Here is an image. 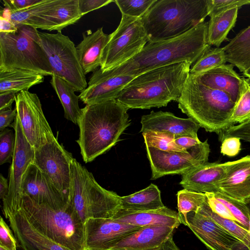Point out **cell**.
I'll return each mask as SVG.
<instances>
[{"mask_svg":"<svg viewBox=\"0 0 250 250\" xmlns=\"http://www.w3.org/2000/svg\"><path fill=\"white\" fill-rule=\"evenodd\" d=\"M80 13L83 17L89 12L114 2L113 0H78Z\"/></svg>","mask_w":250,"mask_h":250,"instance_id":"obj_47","label":"cell"},{"mask_svg":"<svg viewBox=\"0 0 250 250\" xmlns=\"http://www.w3.org/2000/svg\"><path fill=\"white\" fill-rule=\"evenodd\" d=\"M141 132L167 133L174 138L188 136L198 137L200 125L190 118H181L169 112L152 111L141 118Z\"/></svg>","mask_w":250,"mask_h":250,"instance_id":"obj_19","label":"cell"},{"mask_svg":"<svg viewBox=\"0 0 250 250\" xmlns=\"http://www.w3.org/2000/svg\"><path fill=\"white\" fill-rule=\"evenodd\" d=\"M175 144L180 148L187 151L199 144L201 142L198 137L183 136L174 139Z\"/></svg>","mask_w":250,"mask_h":250,"instance_id":"obj_49","label":"cell"},{"mask_svg":"<svg viewBox=\"0 0 250 250\" xmlns=\"http://www.w3.org/2000/svg\"><path fill=\"white\" fill-rule=\"evenodd\" d=\"M150 250H181L176 245L171 236L160 246Z\"/></svg>","mask_w":250,"mask_h":250,"instance_id":"obj_53","label":"cell"},{"mask_svg":"<svg viewBox=\"0 0 250 250\" xmlns=\"http://www.w3.org/2000/svg\"><path fill=\"white\" fill-rule=\"evenodd\" d=\"M109 38V35L104 32L103 27L92 33H83V39L76 46V49L85 75L94 72L101 66L103 52Z\"/></svg>","mask_w":250,"mask_h":250,"instance_id":"obj_25","label":"cell"},{"mask_svg":"<svg viewBox=\"0 0 250 250\" xmlns=\"http://www.w3.org/2000/svg\"><path fill=\"white\" fill-rule=\"evenodd\" d=\"M216 189V192L245 204L250 203V155L230 161Z\"/></svg>","mask_w":250,"mask_h":250,"instance_id":"obj_21","label":"cell"},{"mask_svg":"<svg viewBox=\"0 0 250 250\" xmlns=\"http://www.w3.org/2000/svg\"><path fill=\"white\" fill-rule=\"evenodd\" d=\"M238 8H233L210 17L208 22V42L219 47L235 25Z\"/></svg>","mask_w":250,"mask_h":250,"instance_id":"obj_32","label":"cell"},{"mask_svg":"<svg viewBox=\"0 0 250 250\" xmlns=\"http://www.w3.org/2000/svg\"><path fill=\"white\" fill-rule=\"evenodd\" d=\"M18 30V27L11 21L0 16V33H13Z\"/></svg>","mask_w":250,"mask_h":250,"instance_id":"obj_52","label":"cell"},{"mask_svg":"<svg viewBox=\"0 0 250 250\" xmlns=\"http://www.w3.org/2000/svg\"><path fill=\"white\" fill-rule=\"evenodd\" d=\"M212 193L216 199L229 208L238 223L249 230L250 209L247 205L219 192Z\"/></svg>","mask_w":250,"mask_h":250,"instance_id":"obj_37","label":"cell"},{"mask_svg":"<svg viewBox=\"0 0 250 250\" xmlns=\"http://www.w3.org/2000/svg\"><path fill=\"white\" fill-rule=\"evenodd\" d=\"M250 119V85L245 79L240 98L236 102L230 118L233 125L241 124Z\"/></svg>","mask_w":250,"mask_h":250,"instance_id":"obj_38","label":"cell"},{"mask_svg":"<svg viewBox=\"0 0 250 250\" xmlns=\"http://www.w3.org/2000/svg\"><path fill=\"white\" fill-rule=\"evenodd\" d=\"M21 191L22 195L28 196L35 203L54 209L63 208L68 204L47 175L33 163L23 175Z\"/></svg>","mask_w":250,"mask_h":250,"instance_id":"obj_17","label":"cell"},{"mask_svg":"<svg viewBox=\"0 0 250 250\" xmlns=\"http://www.w3.org/2000/svg\"><path fill=\"white\" fill-rule=\"evenodd\" d=\"M42 0H3V5L10 11H18L26 9Z\"/></svg>","mask_w":250,"mask_h":250,"instance_id":"obj_48","label":"cell"},{"mask_svg":"<svg viewBox=\"0 0 250 250\" xmlns=\"http://www.w3.org/2000/svg\"><path fill=\"white\" fill-rule=\"evenodd\" d=\"M50 83L58 95L64 110V117L77 125L82 112L79 105V96L74 88L64 79L53 75Z\"/></svg>","mask_w":250,"mask_h":250,"instance_id":"obj_30","label":"cell"},{"mask_svg":"<svg viewBox=\"0 0 250 250\" xmlns=\"http://www.w3.org/2000/svg\"><path fill=\"white\" fill-rule=\"evenodd\" d=\"M220 147L221 153L223 155L233 157L241 150L240 139L235 137H228L222 141Z\"/></svg>","mask_w":250,"mask_h":250,"instance_id":"obj_46","label":"cell"},{"mask_svg":"<svg viewBox=\"0 0 250 250\" xmlns=\"http://www.w3.org/2000/svg\"><path fill=\"white\" fill-rule=\"evenodd\" d=\"M61 0H42L37 4L26 9L10 11V21L15 24L26 25L36 29L50 31L46 21V15Z\"/></svg>","mask_w":250,"mask_h":250,"instance_id":"obj_28","label":"cell"},{"mask_svg":"<svg viewBox=\"0 0 250 250\" xmlns=\"http://www.w3.org/2000/svg\"><path fill=\"white\" fill-rule=\"evenodd\" d=\"M0 250H10L5 246L0 245Z\"/></svg>","mask_w":250,"mask_h":250,"instance_id":"obj_56","label":"cell"},{"mask_svg":"<svg viewBox=\"0 0 250 250\" xmlns=\"http://www.w3.org/2000/svg\"><path fill=\"white\" fill-rule=\"evenodd\" d=\"M231 64H224L194 75L204 85L227 93L235 103L243 89L245 79L234 70Z\"/></svg>","mask_w":250,"mask_h":250,"instance_id":"obj_24","label":"cell"},{"mask_svg":"<svg viewBox=\"0 0 250 250\" xmlns=\"http://www.w3.org/2000/svg\"><path fill=\"white\" fill-rule=\"evenodd\" d=\"M177 208L181 224L187 226V215L190 212H197L205 202V193L183 189L178 191Z\"/></svg>","mask_w":250,"mask_h":250,"instance_id":"obj_34","label":"cell"},{"mask_svg":"<svg viewBox=\"0 0 250 250\" xmlns=\"http://www.w3.org/2000/svg\"><path fill=\"white\" fill-rule=\"evenodd\" d=\"M0 245H2L10 250H17V241L3 218L0 219Z\"/></svg>","mask_w":250,"mask_h":250,"instance_id":"obj_45","label":"cell"},{"mask_svg":"<svg viewBox=\"0 0 250 250\" xmlns=\"http://www.w3.org/2000/svg\"><path fill=\"white\" fill-rule=\"evenodd\" d=\"M135 77L113 75L108 71H103L100 67L93 72L79 99L86 105L116 100L122 89Z\"/></svg>","mask_w":250,"mask_h":250,"instance_id":"obj_18","label":"cell"},{"mask_svg":"<svg viewBox=\"0 0 250 250\" xmlns=\"http://www.w3.org/2000/svg\"><path fill=\"white\" fill-rule=\"evenodd\" d=\"M82 17L78 0H61L50 10L48 20L52 31L61 32L65 27L74 24Z\"/></svg>","mask_w":250,"mask_h":250,"instance_id":"obj_33","label":"cell"},{"mask_svg":"<svg viewBox=\"0 0 250 250\" xmlns=\"http://www.w3.org/2000/svg\"><path fill=\"white\" fill-rule=\"evenodd\" d=\"M10 227L22 250H70L51 240L38 230L21 208L8 214Z\"/></svg>","mask_w":250,"mask_h":250,"instance_id":"obj_20","label":"cell"},{"mask_svg":"<svg viewBox=\"0 0 250 250\" xmlns=\"http://www.w3.org/2000/svg\"><path fill=\"white\" fill-rule=\"evenodd\" d=\"M84 226L86 250H107L125 236L143 228L122 223L113 217L88 219Z\"/></svg>","mask_w":250,"mask_h":250,"instance_id":"obj_16","label":"cell"},{"mask_svg":"<svg viewBox=\"0 0 250 250\" xmlns=\"http://www.w3.org/2000/svg\"><path fill=\"white\" fill-rule=\"evenodd\" d=\"M227 62L244 72L250 67V25L241 30L223 47Z\"/></svg>","mask_w":250,"mask_h":250,"instance_id":"obj_29","label":"cell"},{"mask_svg":"<svg viewBox=\"0 0 250 250\" xmlns=\"http://www.w3.org/2000/svg\"><path fill=\"white\" fill-rule=\"evenodd\" d=\"M18 93L9 92L0 94V110L11 109L12 104L15 102Z\"/></svg>","mask_w":250,"mask_h":250,"instance_id":"obj_51","label":"cell"},{"mask_svg":"<svg viewBox=\"0 0 250 250\" xmlns=\"http://www.w3.org/2000/svg\"><path fill=\"white\" fill-rule=\"evenodd\" d=\"M102 55L103 71L121 65L138 54L149 42L141 18L122 14L117 29L109 34Z\"/></svg>","mask_w":250,"mask_h":250,"instance_id":"obj_10","label":"cell"},{"mask_svg":"<svg viewBox=\"0 0 250 250\" xmlns=\"http://www.w3.org/2000/svg\"><path fill=\"white\" fill-rule=\"evenodd\" d=\"M146 148L152 171L151 180L187 173L208 163L210 153L208 140L186 152L162 151L148 146Z\"/></svg>","mask_w":250,"mask_h":250,"instance_id":"obj_11","label":"cell"},{"mask_svg":"<svg viewBox=\"0 0 250 250\" xmlns=\"http://www.w3.org/2000/svg\"><path fill=\"white\" fill-rule=\"evenodd\" d=\"M142 135L146 146H150L162 151H177L183 152L188 151L178 147L174 142V138L167 133L150 132L143 133Z\"/></svg>","mask_w":250,"mask_h":250,"instance_id":"obj_39","label":"cell"},{"mask_svg":"<svg viewBox=\"0 0 250 250\" xmlns=\"http://www.w3.org/2000/svg\"><path fill=\"white\" fill-rule=\"evenodd\" d=\"M187 227L209 250H250L210 216L201 211L187 215Z\"/></svg>","mask_w":250,"mask_h":250,"instance_id":"obj_15","label":"cell"},{"mask_svg":"<svg viewBox=\"0 0 250 250\" xmlns=\"http://www.w3.org/2000/svg\"><path fill=\"white\" fill-rule=\"evenodd\" d=\"M243 75L249 79H250V67L243 72Z\"/></svg>","mask_w":250,"mask_h":250,"instance_id":"obj_55","label":"cell"},{"mask_svg":"<svg viewBox=\"0 0 250 250\" xmlns=\"http://www.w3.org/2000/svg\"><path fill=\"white\" fill-rule=\"evenodd\" d=\"M44 81V76L32 72L13 71L0 72V94L28 90Z\"/></svg>","mask_w":250,"mask_h":250,"instance_id":"obj_31","label":"cell"},{"mask_svg":"<svg viewBox=\"0 0 250 250\" xmlns=\"http://www.w3.org/2000/svg\"><path fill=\"white\" fill-rule=\"evenodd\" d=\"M178 107L207 131L220 135L233 125L230 118L236 104L226 93L210 88L189 73Z\"/></svg>","mask_w":250,"mask_h":250,"instance_id":"obj_4","label":"cell"},{"mask_svg":"<svg viewBox=\"0 0 250 250\" xmlns=\"http://www.w3.org/2000/svg\"><path fill=\"white\" fill-rule=\"evenodd\" d=\"M208 16H215L233 8L250 5V0H207Z\"/></svg>","mask_w":250,"mask_h":250,"instance_id":"obj_42","label":"cell"},{"mask_svg":"<svg viewBox=\"0 0 250 250\" xmlns=\"http://www.w3.org/2000/svg\"><path fill=\"white\" fill-rule=\"evenodd\" d=\"M113 218L122 223L141 227L164 226L177 229L181 224L178 212L166 206L154 210L116 214Z\"/></svg>","mask_w":250,"mask_h":250,"instance_id":"obj_26","label":"cell"},{"mask_svg":"<svg viewBox=\"0 0 250 250\" xmlns=\"http://www.w3.org/2000/svg\"><path fill=\"white\" fill-rule=\"evenodd\" d=\"M156 0H115L122 14L141 18Z\"/></svg>","mask_w":250,"mask_h":250,"instance_id":"obj_40","label":"cell"},{"mask_svg":"<svg viewBox=\"0 0 250 250\" xmlns=\"http://www.w3.org/2000/svg\"><path fill=\"white\" fill-rule=\"evenodd\" d=\"M246 80L248 83L250 85V79L247 78Z\"/></svg>","mask_w":250,"mask_h":250,"instance_id":"obj_57","label":"cell"},{"mask_svg":"<svg viewBox=\"0 0 250 250\" xmlns=\"http://www.w3.org/2000/svg\"><path fill=\"white\" fill-rule=\"evenodd\" d=\"M120 200L121 207L117 214L154 210L165 206L159 189L153 184L130 195L121 196Z\"/></svg>","mask_w":250,"mask_h":250,"instance_id":"obj_27","label":"cell"},{"mask_svg":"<svg viewBox=\"0 0 250 250\" xmlns=\"http://www.w3.org/2000/svg\"><path fill=\"white\" fill-rule=\"evenodd\" d=\"M191 64L183 62L151 70L135 77L117 100L129 109H150L177 102L189 76Z\"/></svg>","mask_w":250,"mask_h":250,"instance_id":"obj_3","label":"cell"},{"mask_svg":"<svg viewBox=\"0 0 250 250\" xmlns=\"http://www.w3.org/2000/svg\"><path fill=\"white\" fill-rule=\"evenodd\" d=\"M39 35L53 75L64 79L75 91H84L87 83L74 42L60 31L55 34L39 32Z\"/></svg>","mask_w":250,"mask_h":250,"instance_id":"obj_9","label":"cell"},{"mask_svg":"<svg viewBox=\"0 0 250 250\" xmlns=\"http://www.w3.org/2000/svg\"><path fill=\"white\" fill-rule=\"evenodd\" d=\"M219 136L221 141L228 137H235L250 143V119L230 126Z\"/></svg>","mask_w":250,"mask_h":250,"instance_id":"obj_43","label":"cell"},{"mask_svg":"<svg viewBox=\"0 0 250 250\" xmlns=\"http://www.w3.org/2000/svg\"><path fill=\"white\" fill-rule=\"evenodd\" d=\"M227 62L226 53L222 48H208L193 64L190 74L198 75L212 69Z\"/></svg>","mask_w":250,"mask_h":250,"instance_id":"obj_35","label":"cell"},{"mask_svg":"<svg viewBox=\"0 0 250 250\" xmlns=\"http://www.w3.org/2000/svg\"><path fill=\"white\" fill-rule=\"evenodd\" d=\"M175 229L164 226L144 227L125 236L107 250H150L162 245Z\"/></svg>","mask_w":250,"mask_h":250,"instance_id":"obj_23","label":"cell"},{"mask_svg":"<svg viewBox=\"0 0 250 250\" xmlns=\"http://www.w3.org/2000/svg\"><path fill=\"white\" fill-rule=\"evenodd\" d=\"M205 194L207 202L213 212L224 219L233 220L238 223L229 208L223 203L216 199L212 192H206Z\"/></svg>","mask_w":250,"mask_h":250,"instance_id":"obj_44","label":"cell"},{"mask_svg":"<svg viewBox=\"0 0 250 250\" xmlns=\"http://www.w3.org/2000/svg\"><path fill=\"white\" fill-rule=\"evenodd\" d=\"M207 0H156L141 18L149 42L180 36L204 22Z\"/></svg>","mask_w":250,"mask_h":250,"instance_id":"obj_5","label":"cell"},{"mask_svg":"<svg viewBox=\"0 0 250 250\" xmlns=\"http://www.w3.org/2000/svg\"><path fill=\"white\" fill-rule=\"evenodd\" d=\"M0 132V165H2L12 159L16 137L13 131L7 128Z\"/></svg>","mask_w":250,"mask_h":250,"instance_id":"obj_41","label":"cell"},{"mask_svg":"<svg viewBox=\"0 0 250 250\" xmlns=\"http://www.w3.org/2000/svg\"><path fill=\"white\" fill-rule=\"evenodd\" d=\"M128 108L117 100L86 105L78 122V144L85 163L109 150L130 125Z\"/></svg>","mask_w":250,"mask_h":250,"instance_id":"obj_2","label":"cell"},{"mask_svg":"<svg viewBox=\"0 0 250 250\" xmlns=\"http://www.w3.org/2000/svg\"><path fill=\"white\" fill-rule=\"evenodd\" d=\"M230 163L208 162L182 174L179 184L184 189L192 191L216 192V185L224 177Z\"/></svg>","mask_w":250,"mask_h":250,"instance_id":"obj_22","label":"cell"},{"mask_svg":"<svg viewBox=\"0 0 250 250\" xmlns=\"http://www.w3.org/2000/svg\"><path fill=\"white\" fill-rule=\"evenodd\" d=\"M199 209L227 229L233 236L244 243L250 250V231L248 229L237 222L224 219L213 212L208 206L206 199Z\"/></svg>","mask_w":250,"mask_h":250,"instance_id":"obj_36","label":"cell"},{"mask_svg":"<svg viewBox=\"0 0 250 250\" xmlns=\"http://www.w3.org/2000/svg\"><path fill=\"white\" fill-rule=\"evenodd\" d=\"M71 185L68 203L84 224L90 219L113 217L121 207L120 197L107 190L75 158L71 163Z\"/></svg>","mask_w":250,"mask_h":250,"instance_id":"obj_7","label":"cell"},{"mask_svg":"<svg viewBox=\"0 0 250 250\" xmlns=\"http://www.w3.org/2000/svg\"><path fill=\"white\" fill-rule=\"evenodd\" d=\"M72 154L55 138L35 149L33 163L49 178L68 202L71 185Z\"/></svg>","mask_w":250,"mask_h":250,"instance_id":"obj_13","label":"cell"},{"mask_svg":"<svg viewBox=\"0 0 250 250\" xmlns=\"http://www.w3.org/2000/svg\"><path fill=\"white\" fill-rule=\"evenodd\" d=\"M17 116V110L15 107L14 109H8L0 110V131H1L10 126Z\"/></svg>","mask_w":250,"mask_h":250,"instance_id":"obj_50","label":"cell"},{"mask_svg":"<svg viewBox=\"0 0 250 250\" xmlns=\"http://www.w3.org/2000/svg\"><path fill=\"white\" fill-rule=\"evenodd\" d=\"M15 103L17 115L23 133L35 149L55 138L36 94L28 90L21 91L17 95Z\"/></svg>","mask_w":250,"mask_h":250,"instance_id":"obj_14","label":"cell"},{"mask_svg":"<svg viewBox=\"0 0 250 250\" xmlns=\"http://www.w3.org/2000/svg\"><path fill=\"white\" fill-rule=\"evenodd\" d=\"M13 127L16 137L15 147L9 168V191L2 200L3 214L6 218L9 214L21 208L22 177L30 164L33 163L35 155V148L26 139L17 115Z\"/></svg>","mask_w":250,"mask_h":250,"instance_id":"obj_12","label":"cell"},{"mask_svg":"<svg viewBox=\"0 0 250 250\" xmlns=\"http://www.w3.org/2000/svg\"><path fill=\"white\" fill-rule=\"evenodd\" d=\"M9 181L2 174H0V198L3 200L9 191Z\"/></svg>","mask_w":250,"mask_h":250,"instance_id":"obj_54","label":"cell"},{"mask_svg":"<svg viewBox=\"0 0 250 250\" xmlns=\"http://www.w3.org/2000/svg\"><path fill=\"white\" fill-rule=\"evenodd\" d=\"M21 208L32 224L55 243L70 250H86L84 224L69 203L54 209L22 195Z\"/></svg>","mask_w":250,"mask_h":250,"instance_id":"obj_6","label":"cell"},{"mask_svg":"<svg viewBox=\"0 0 250 250\" xmlns=\"http://www.w3.org/2000/svg\"><path fill=\"white\" fill-rule=\"evenodd\" d=\"M16 25L15 33H0V72L24 71L52 76L39 31L31 26Z\"/></svg>","mask_w":250,"mask_h":250,"instance_id":"obj_8","label":"cell"},{"mask_svg":"<svg viewBox=\"0 0 250 250\" xmlns=\"http://www.w3.org/2000/svg\"><path fill=\"white\" fill-rule=\"evenodd\" d=\"M208 22H203L185 33L169 39L149 42L136 56L107 70L113 75L137 76L151 70L183 62L194 64L210 47Z\"/></svg>","mask_w":250,"mask_h":250,"instance_id":"obj_1","label":"cell"},{"mask_svg":"<svg viewBox=\"0 0 250 250\" xmlns=\"http://www.w3.org/2000/svg\"><path fill=\"white\" fill-rule=\"evenodd\" d=\"M249 230L250 231V220L249 222Z\"/></svg>","mask_w":250,"mask_h":250,"instance_id":"obj_58","label":"cell"}]
</instances>
